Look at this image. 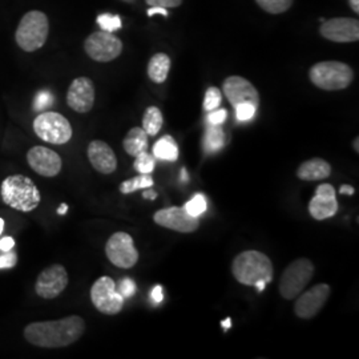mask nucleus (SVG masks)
Masks as SVG:
<instances>
[{
  "mask_svg": "<svg viewBox=\"0 0 359 359\" xmlns=\"http://www.w3.org/2000/svg\"><path fill=\"white\" fill-rule=\"evenodd\" d=\"M221 325H222V327H224V329H225V330H228V329H231V318H226V320H224V321H222V323H221Z\"/></svg>",
  "mask_w": 359,
  "mask_h": 359,
  "instance_id": "nucleus-45",
  "label": "nucleus"
},
{
  "mask_svg": "<svg viewBox=\"0 0 359 359\" xmlns=\"http://www.w3.org/2000/svg\"><path fill=\"white\" fill-rule=\"evenodd\" d=\"M68 286V273L63 265L55 264L39 274L35 292L40 298L53 299L62 294Z\"/></svg>",
  "mask_w": 359,
  "mask_h": 359,
  "instance_id": "nucleus-12",
  "label": "nucleus"
},
{
  "mask_svg": "<svg viewBox=\"0 0 359 359\" xmlns=\"http://www.w3.org/2000/svg\"><path fill=\"white\" fill-rule=\"evenodd\" d=\"M359 139L358 137H355V140L353 142V148L355 149V152H359Z\"/></svg>",
  "mask_w": 359,
  "mask_h": 359,
  "instance_id": "nucleus-46",
  "label": "nucleus"
},
{
  "mask_svg": "<svg viewBox=\"0 0 359 359\" xmlns=\"http://www.w3.org/2000/svg\"><path fill=\"white\" fill-rule=\"evenodd\" d=\"M225 145V135L221 126L209 124L206 129L204 147L208 152H217Z\"/></svg>",
  "mask_w": 359,
  "mask_h": 359,
  "instance_id": "nucleus-25",
  "label": "nucleus"
},
{
  "mask_svg": "<svg viewBox=\"0 0 359 359\" xmlns=\"http://www.w3.org/2000/svg\"><path fill=\"white\" fill-rule=\"evenodd\" d=\"M18 264V255L10 250L0 256V269H13Z\"/></svg>",
  "mask_w": 359,
  "mask_h": 359,
  "instance_id": "nucleus-35",
  "label": "nucleus"
},
{
  "mask_svg": "<svg viewBox=\"0 0 359 359\" xmlns=\"http://www.w3.org/2000/svg\"><path fill=\"white\" fill-rule=\"evenodd\" d=\"M86 332V321L69 316L56 321L32 322L25 327V338L34 346L60 348L77 342Z\"/></svg>",
  "mask_w": 359,
  "mask_h": 359,
  "instance_id": "nucleus-1",
  "label": "nucleus"
},
{
  "mask_svg": "<svg viewBox=\"0 0 359 359\" xmlns=\"http://www.w3.org/2000/svg\"><path fill=\"white\" fill-rule=\"evenodd\" d=\"M348 4L354 13H359V0H348Z\"/></svg>",
  "mask_w": 359,
  "mask_h": 359,
  "instance_id": "nucleus-43",
  "label": "nucleus"
},
{
  "mask_svg": "<svg viewBox=\"0 0 359 359\" xmlns=\"http://www.w3.org/2000/svg\"><path fill=\"white\" fill-rule=\"evenodd\" d=\"M224 93L229 103L236 107L238 104L250 103L259 105V95L256 87L245 77L229 76L224 81Z\"/></svg>",
  "mask_w": 359,
  "mask_h": 359,
  "instance_id": "nucleus-17",
  "label": "nucleus"
},
{
  "mask_svg": "<svg viewBox=\"0 0 359 359\" xmlns=\"http://www.w3.org/2000/svg\"><path fill=\"white\" fill-rule=\"evenodd\" d=\"M117 289V287H116ZM136 290H137V287H136V283L133 280H130V278H124L121 283H118V289H117V292L120 293V295L126 299V298H130L132 295H135L136 293Z\"/></svg>",
  "mask_w": 359,
  "mask_h": 359,
  "instance_id": "nucleus-34",
  "label": "nucleus"
},
{
  "mask_svg": "<svg viewBox=\"0 0 359 359\" xmlns=\"http://www.w3.org/2000/svg\"><path fill=\"white\" fill-rule=\"evenodd\" d=\"M152 299L156 304L161 302L164 299V293H163V287L160 285H156L152 290Z\"/></svg>",
  "mask_w": 359,
  "mask_h": 359,
  "instance_id": "nucleus-39",
  "label": "nucleus"
},
{
  "mask_svg": "<svg viewBox=\"0 0 359 359\" xmlns=\"http://www.w3.org/2000/svg\"><path fill=\"white\" fill-rule=\"evenodd\" d=\"M228 117V112L225 109H215V111H210L209 115H208V124H212V126H221Z\"/></svg>",
  "mask_w": 359,
  "mask_h": 359,
  "instance_id": "nucleus-36",
  "label": "nucleus"
},
{
  "mask_svg": "<svg viewBox=\"0 0 359 359\" xmlns=\"http://www.w3.org/2000/svg\"><path fill=\"white\" fill-rule=\"evenodd\" d=\"M142 197L145 200H156L157 198V193L154 192V191H145V192L142 193Z\"/></svg>",
  "mask_w": 359,
  "mask_h": 359,
  "instance_id": "nucleus-42",
  "label": "nucleus"
},
{
  "mask_svg": "<svg viewBox=\"0 0 359 359\" xmlns=\"http://www.w3.org/2000/svg\"><path fill=\"white\" fill-rule=\"evenodd\" d=\"M3 231H4V219L0 218V236H1Z\"/></svg>",
  "mask_w": 359,
  "mask_h": 359,
  "instance_id": "nucleus-47",
  "label": "nucleus"
},
{
  "mask_svg": "<svg viewBox=\"0 0 359 359\" xmlns=\"http://www.w3.org/2000/svg\"><path fill=\"white\" fill-rule=\"evenodd\" d=\"M355 192V189L351 187V185H342L341 188H339V193L341 194H347V196H353Z\"/></svg>",
  "mask_w": 359,
  "mask_h": 359,
  "instance_id": "nucleus-41",
  "label": "nucleus"
},
{
  "mask_svg": "<svg viewBox=\"0 0 359 359\" xmlns=\"http://www.w3.org/2000/svg\"><path fill=\"white\" fill-rule=\"evenodd\" d=\"M148 145H149L148 144V135L140 127H135V128L130 129L127 133V136L124 137V140H123V147H124L126 152L132 157H136L142 152H147Z\"/></svg>",
  "mask_w": 359,
  "mask_h": 359,
  "instance_id": "nucleus-21",
  "label": "nucleus"
},
{
  "mask_svg": "<svg viewBox=\"0 0 359 359\" xmlns=\"http://www.w3.org/2000/svg\"><path fill=\"white\" fill-rule=\"evenodd\" d=\"M0 194L6 205L23 213L35 210L41 200L35 182L23 175H13L4 179L0 185Z\"/></svg>",
  "mask_w": 359,
  "mask_h": 359,
  "instance_id": "nucleus-3",
  "label": "nucleus"
},
{
  "mask_svg": "<svg viewBox=\"0 0 359 359\" xmlns=\"http://www.w3.org/2000/svg\"><path fill=\"white\" fill-rule=\"evenodd\" d=\"M332 175L330 164L323 158H311L297 169V177L304 181H321Z\"/></svg>",
  "mask_w": 359,
  "mask_h": 359,
  "instance_id": "nucleus-20",
  "label": "nucleus"
},
{
  "mask_svg": "<svg viewBox=\"0 0 359 359\" xmlns=\"http://www.w3.org/2000/svg\"><path fill=\"white\" fill-rule=\"evenodd\" d=\"M221 99H222L221 90L216 88V87L208 88L205 97H204V109H205L206 112L217 109L219 104H221Z\"/></svg>",
  "mask_w": 359,
  "mask_h": 359,
  "instance_id": "nucleus-31",
  "label": "nucleus"
},
{
  "mask_svg": "<svg viewBox=\"0 0 359 359\" xmlns=\"http://www.w3.org/2000/svg\"><path fill=\"white\" fill-rule=\"evenodd\" d=\"M28 165L43 177H55L63 168L62 157L50 148L36 145L27 152Z\"/></svg>",
  "mask_w": 359,
  "mask_h": 359,
  "instance_id": "nucleus-14",
  "label": "nucleus"
},
{
  "mask_svg": "<svg viewBox=\"0 0 359 359\" xmlns=\"http://www.w3.org/2000/svg\"><path fill=\"white\" fill-rule=\"evenodd\" d=\"M105 255L115 266L121 269H130L139 261V252L133 238L124 231H117L109 237L105 245Z\"/></svg>",
  "mask_w": 359,
  "mask_h": 359,
  "instance_id": "nucleus-9",
  "label": "nucleus"
},
{
  "mask_svg": "<svg viewBox=\"0 0 359 359\" xmlns=\"http://www.w3.org/2000/svg\"><path fill=\"white\" fill-rule=\"evenodd\" d=\"M236 109V117L238 121L245 123V121H249L252 120L255 116H256L257 107L250 103H243L238 104L234 107Z\"/></svg>",
  "mask_w": 359,
  "mask_h": 359,
  "instance_id": "nucleus-32",
  "label": "nucleus"
},
{
  "mask_svg": "<svg viewBox=\"0 0 359 359\" xmlns=\"http://www.w3.org/2000/svg\"><path fill=\"white\" fill-rule=\"evenodd\" d=\"M67 212H68V205H67V204H62V205L59 206V209H57V215L65 216Z\"/></svg>",
  "mask_w": 359,
  "mask_h": 359,
  "instance_id": "nucleus-44",
  "label": "nucleus"
},
{
  "mask_svg": "<svg viewBox=\"0 0 359 359\" xmlns=\"http://www.w3.org/2000/svg\"><path fill=\"white\" fill-rule=\"evenodd\" d=\"M53 97L48 90H40L34 100V111H43L51 107Z\"/></svg>",
  "mask_w": 359,
  "mask_h": 359,
  "instance_id": "nucleus-33",
  "label": "nucleus"
},
{
  "mask_svg": "<svg viewBox=\"0 0 359 359\" xmlns=\"http://www.w3.org/2000/svg\"><path fill=\"white\" fill-rule=\"evenodd\" d=\"M256 1L262 10L274 15L287 11L293 4V0H256Z\"/></svg>",
  "mask_w": 359,
  "mask_h": 359,
  "instance_id": "nucleus-27",
  "label": "nucleus"
},
{
  "mask_svg": "<svg viewBox=\"0 0 359 359\" xmlns=\"http://www.w3.org/2000/svg\"><path fill=\"white\" fill-rule=\"evenodd\" d=\"M13 246H15V240L13 237H3L0 240V252H3V253L13 250Z\"/></svg>",
  "mask_w": 359,
  "mask_h": 359,
  "instance_id": "nucleus-38",
  "label": "nucleus"
},
{
  "mask_svg": "<svg viewBox=\"0 0 359 359\" xmlns=\"http://www.w3.org/2000/svg\"><path fill=\"white\" fill-rule=\"evenodd\" d=\"M84 50L92 60L108 63L120 56L123 51V43L112 32L102 29L100 32H95L86 39Z\"/></svg>",
  "mask_w": 359,
  "mask_h": 359,
  "instance_id": "nucleus-10",
  "label": "nucleus"
},
{
  "mask_svg": "<svg viewBox=\"0 0 359 359\" xmlns=\"http://www.w3.org/2000/svg\"><path fill=\"white\" fill-rule=\"evenodd\" d=\"M170 65L172 62L167 53H156L149 60L148 76L156 84H163L167 80L168 74L170 71Z\"/></svg>",
  "mask_w": 359,
  "mask_h": 359,
  "instance_id": "nucleus-22",
  "label": "nucleus"
},
{
  "mask_svg": "<svg viewBox=\"0 0 359 359\" xmlns=\"http://www.w3.org/2000/svg\"><path fill=\"white\" fill-rule=\"evenodd\" d=\"M87 154L90 158V165L99 173L111 175L117 169V158L114 149L102 140H93L90 142Z\"/></svg>",
  "mask_w": 359,
  "mask_h": 359,
  "instance_id": "nucleus-19",
  "label": "nucleus"
},
{
  "mask_svg": "<svg viewBox=\"0 0 359 359\" xmlns=\"http://www.w3.org/2000/svg\"><path fill=\"white\" fill-rule=\"evenodd\" d=\"M50 32V22L47 15L41 11H29L27 13L15 34L16 44L26 52L38 51L41 48Z\"/></svg>",
  "mask_w": 359,
  "mask_h": 359,
  "instance_id": "nucleus-4",
  "label": "nucleus"
},
{
  "mask_svg": "<svg viewBox=\"0 0 359 359\" xmlns=\"http://www.w3.org/2000/svg\"><path fill=\"white\" fill-rule=\"evenodd\" d=\"M154 157L164 161H176L179 158V147L172 136H164L154 144Z\"/></svg>",
  "mask_w": 359,
  "mask_h": 359,
  "instance_id": "nucleus-23",
  "label": "nucleus"
},
{
  "mask_svg": "<svg viewBox=\"0 0 359 359\" xmlns=\"http://www.w3.org/2000/svg\"><path fill=\"white\" fill-rule=\"evenodd\" d=\"M163 123L164 118L161 111L157 107H149L142 117V129L148 136H156L163 127Z\"/></svg>",
  "mask_w": 359,
  "mask_h": 359,
  "instance_id": "nucleus-24",
  "label": "nucleus"
},
{
  "mask_svg": "<svg viewBox=\"0 0 359 359\" xmlns=\"http://www.w3.org/2000/svg\"><path fill=\"white\" fill-rule=\"evenodd\" d=\"M97 25L103 31L107 32H115L121 28V19L117 15L111 13H102L97 16Z\"/></svg>",
  "mask_w": 359,
  "mask_h": 359,
  "instance_id": "nucleus-29",
  "label": "nucleus"
},
{
  "mask_svg": "<svg viewBox=\"0 0 359 359\" xmlns=\"http://www.w3.org/2000/svg\"><path fill=\"white\" fill-rule=\"evenodd\" d=\"M310 81L323 90H341L347 88L354 79L353 69L341 62H321L309 71Z\"/></svg>",
  "mask_w": 359,
  "mask_h": 359,
  "instance_id": "nucleus-5",
  "label": "nucleus"
},
{
  "mask_svg": "<svg viewBox=\"0 0 359 359\" xmlns=\"http://www.w3.org/2000/svg\"><path fill=\"white\" fill-rule=\"evenodd\" d=\"M151 7H164V8H175L179 7L182 0H145Z\"/></svg>",
  "mask_w": 359,
  "mask_h": 359,
  "instance_id": "nucleus-37",
  "label": "nucleus"
},
{
  "mask_svg": "<svg viewBox=\"0 0 359 359\" xmlns=\"http://www.w3.org/2000/svg\"><path fill=\"white\" fill-rule=\"evenodd\" d=\"M184 208L187 209V212H188L191 216L200 217L206 210L205 197H204L201 193H198V194H196V196L193 197L192 200H189Z\"/></svg>",
  "mask_w": 359,
  "mask_h": 359,
  "instance_id": "nucleus-30",
  "label": "nucleus"
},
{
  "mask_svg": "<svg viewBox=\"0 0 359 359\" xmlns=\"http://www.w3.org/2000/svg\"><path fill=\"white\" fill-rule=\"evenodd\" d=\"M154 221L163 228L179 233H193L200 226L198 217L191 216L185 208L179 206H170L157 210L154 213Z\"/></svg>",
  "mask_w": 359,
  "mask_h": 359,
  "instance_id": "nucleus-13",
  "label": "nucleus"
},
{
  "mask_svg": "<svg viewBox=\"0 0 359 359\" xmlns=\"http://www.w3.org/2000/svg\"><path fill=\"white\" fill-rule=\"evenodd\" d=\"M154 184V179H152L151 175H140L137 177H133V179L121 182L118 189L123 194H130V193L136 192L139 189L152 188Z\"/></svg>",
  "mask_w": 359,
  "mask_h": 359,
  "instance_id": "nucleus-26",
  "label": "nucleus"
},
{
  "mask_svg": "<svg viewBox=\"0 0 359 359\" xmlns=\"http://www.w3.org/2000/svg\"><path fill=\"white\" fill-rule=\"evenodd\" d=\"M34 130L43 142L62 145L72 137V127L65 116L57 112H43L34 120Z\"/></svg>",
  "mask_w": 359,
  "mask_h": 359,
  "instance_id": "nucleus-7",
  "label": "nucleus"
},
{
  "mask_svg": "<svg viewBox=\"0 0 359 359\" xmlns=\"http://www.w3.org/2000/svg\"><path fill=\"white\" fill-rule=\"evenodd\" d=\"M135 163H133V168L140 173V175H151L154 172V158L152 157V154H148V152H142L135 157Z\"/></svg>",
  "mask_w": 359,
  "mask_h": 359,
  "instance_id": "nucleus-28",
  "label": "nucleus"
},
{
  "mask_svg": "<svg viewBox=\"0 0 359 359\" xmlns=\"http://www.w3.org/2000/svg\"><path fill=\"white\" fill-rule=\"evenodd\" d=\"M90 301L95 308L107 316L118 314L124 306V298L117 292L115 281L108 276L97 278L92 285Z\"/></svg>",
  "mask_w": 359,
  "mask_h": 359,
  "instance_id": "nucleus-8",
  "label": "nucleus"
},
{
  "mask_svg": "<svg viewBox=\"0 0 359 359\" xmlns=\"http://www.w3.org/2000/svg\"><path fill=\"white\" fill-rule=\"evenodd\" d=\"M332 294V287L327 283H318L310 290L297 297L294 311L297 317L302 320H311L316 317Z\"/></svg>",
  "mask_w": 359,
  "mask_h": 359,
  "instance_id": "nucleus-11",
  "label": "nucleus"
},
{
  "mask_svg": "<svg viewBox=\"0 0 359 359\" xmlns=\"http://www.w3.org/2000/svg\"><path fill=\"white\" fill-rule=\"evenodd\" d=\"M156 13H161L164 16H168L167 8H164V7H151L148 10V16H154Z\"/></svg>",
  "mask_w": 359,
  "mask_h": 359,
  "instance_id": "nucleus-40",
  "label": "nucleus"
},
{
  "mask_svg": "<svg viewBox=\"0 0 359 359\" xmlns=\"http://www.w3.org/2000/svg\"><path fill=\"white\" fill-rule=\"evenodd\" d=\"M338 212V201L335 197V189L330 184H322L317 191L316 196L309 203V213L314 219H327L333 217Z\"/></svg>",
  "mask_w": 359,
  "mask_h": 359,
  "instance_id": "nucleus-18",
  "label": "nucleus"
},
{
  "mask_svg": "<svg viewBox=\"0 0 359 359\" xmlns=\"http://www.w3.org/2000/svg\"><path fill=\"white\" fill-rule=\"evenodd\" d=\"M314 274V265L308 258H298L285 269L278 285L283 298L292 301L301 294Z\"/></svg>",
  "mask_w": 359,
  "mask_h": 359,
  "instance_id": "nucleus-6",
  "label": "nucleus"
},
{
  "mask_svg": "<svg viewBox=\"0 0 359 359\" xmlns=\"http://www.w3.org/2000/svg\"><path fill=\"white\" fill-rule=\"evenodd\" d=\"M322 36L335 43L358 41L359 22L353 18H334L323 20L320 28Z\"/></svg>",
  "mask_w": 359,
  "mask_h": 359,
  "instance_id": "nucleus-15",
  "label": "nucleus"
},
{
  "mask_svg": "<svg viewBox=\"0 0 359 359\" xmlns=\"http://www.w3.org/2000/svg\"><path fill=\"white\" fill-rule=\"evenodd\" d=\"M231 273L238 283L262 290L271 283L274 269L266 255L258 250H246L233 259Z\"/></svg>",
  "mask_w": 359,
  "mask_h": 359,
  "instance_id": "nucleus-2",
  "label": "nucleus"
},
{
  "mask_svg": "<svg viewBox=\"0 0 359 359\" xmlns=\"http://www.w3.org/2000/svg\"><path fill=\"white\" fill-rule=\"evenodd\" d=\"M95 86L88 77L75 79L67 92V104L77 114H87L95 104Z\"/></svg>",
  "mask_w": 359,
  "mask_h": 359,
  "instance_id": "nucleus-16",
  "label": "nucleus"
}]
</instances>
